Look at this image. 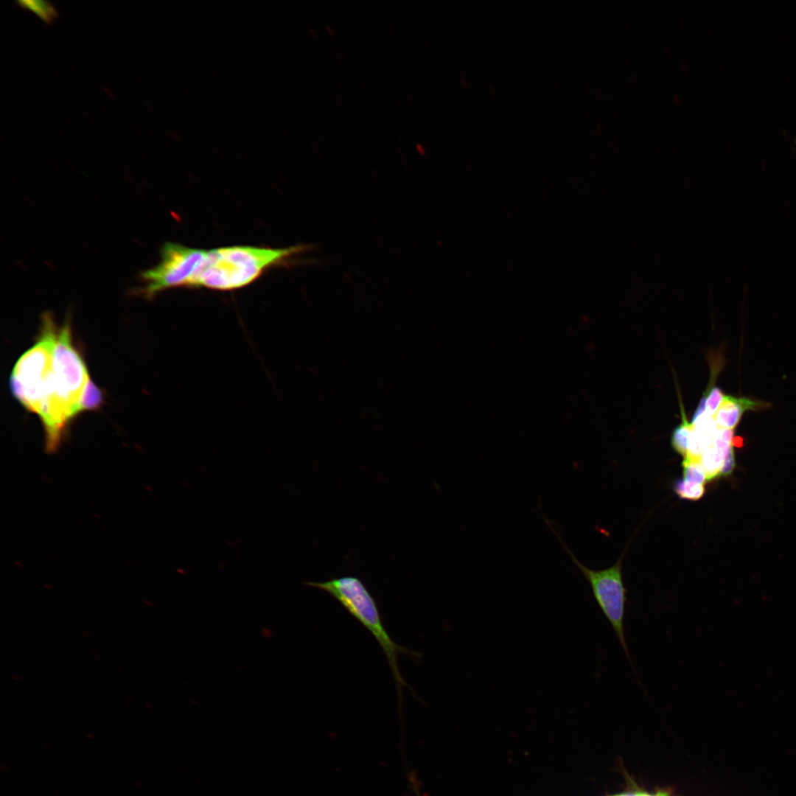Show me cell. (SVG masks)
<instances>
[{"label": "cell", "instance_id": "cell-3", "mask_svg": "<svg viewBox=\"0 0 796 796\" xmlns=\"http://www.w3.org/2000/svg\"><path fill=\"white\" fill-rule=\"evenodd\" d=\"M88 491L78 472L62 474L53 514L25 541L14 566L19 594L43 618L59 622L78 562L80 525Z\"/></svg>", "mask_w": 796, "mask_h": 796}, {"label": "cell", "instance_id": "cell-2", "mask_svg": "<svg viewBox=\"0 0 796 796\" xmlns=\"http://www.w3.org/2000/svg\"><path fill=\"white\" fill-rule=\"evenodd\" d=\"M462 373L459 367L425 373L352 368L308 376L281 430L326 436L358 433L383 421L402 402Z\"/></svg>", "mask_w": 796, "mask_h": 796}, {"label": "cell", "instance_id": "cell-1", "mask_svg": "<svg viewBox=\"0 0 796 796\" xmlns=\"http://www.w3.org/2000/svg\"><path fill=\"white\" fill-rule=\"evenodd\" d=\"M133 569L130 551L113 519L106 485L101 479L85 501L77 567L57 622L72 680L87 674L102 639L118 622V601Z\"/></svg>", "mask_w": 796, "mask_h": 796}, {"label": "cell", "instance_id": "cell-5", "mask_svg": "<svg viewBox=\"0 0 796 796\" xmlns=\"http://www.w3.org/2000/svg\"><path fill=\"white\" fill-rule=\"evenodd\" d=\"M156 587L134 567L118 601L117 621L148 615L156 605Z\"/></svg>", "mask_w": 796, "mask_h": 796}, {"label": "cell", "instance_id": "cell-6", "mask_svg": "<svg viewBox=\"0 0 796 796\" xmlns=\"http://www.w3.org/2000/svg\"><path fill=\"white\" fill-rule=\"evenodd\" d=\"M23 4L29 10L51 19L69 35L76 36L86 27L82 10L72 1L31 0Z\"/></svg>", "mask_w": 796, "mask_h": 796}, {"label": "cell", "instance_id": "cell-4", "mask_svg": "<svg viewBox=\"0 0 796 796\" xmlns=\"http://www.w3.org/2000/svg\"><path fill=\"white\" fill-rule=\"evenodd\" d=\"M307 380V375L261 364L247 365L241 374V391L210 409L216 428L201 434V440L228 449L244 436L281 430Z\"/></svg>", "mask_w": 796, "mask_h": 796}]
</instances>
